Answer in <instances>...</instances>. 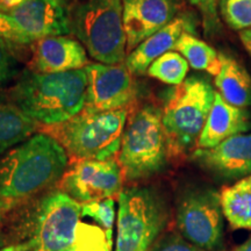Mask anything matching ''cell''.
<instances>
[{
    "instance_id": "cell-1",
    "label": "cell",
    "mask_w": 251,
    "mask_h": 251,
    "mask_svg": "<svg viewBox=\"0 0 251 251\" xmlns=\"http://www.w3.org/2000/svg\"><path fill=\"white\" fill-rule=\"evenodd\" d=\"M68 153L57 140L36 134L0 158V198L26 202L62 179Z\"/></svg>"
},
{
    "instance_id": "cell-2",
    "label": "cell",
    "mask_w": 251,
    "mask_h": 251,
    "mask_svg": "<svg viewBox=\"0 0 251 251\" xmlns=\"http://www.w3.org/2000/svg\"><path fill=\"white\" fill-rule=\"evenodd\" d=\"M86 87L85 69L58 74L27 71L12 90V99L37 124L55 126L83 111Z\"/></svg>"
},
{
    "instance_id": "cell-3",
    "label": "cell",
    "mask_w": 251,
    "mask_h": 251,
    "mask_svg": "<svg viewBox=\"0 0 251 251\" xmlns=\"http://www.w3.org/2000/svg\"><path fill=\"white\" fill-rule=\"evenodd\" d=\"M214 99L211 83L200 76L186 78L168 93L162 122L169 158L186 156L198 146Z\"/></svg>"
},
{
    "instance_id": "cell-4",
    "label": "cell",
    "mask_w": 251,
    "mask_h": 251,
    "mask_svg": "<svg viewBox=\"0 0 251 251\" xmlns=\"http://www.w3.org/2000/svg\"><path fill=\"white\" fill-rule=\"evenodd\" d=\"M127 117V109L100 113L83 109L63 124L48 126L46 134L57 140L75 161H106L120 151Z\"/></svg>"
},
{
    "instance_id": "cell-5",
    "label": "cell",
    "mask_w": 251,
    "mask_h": 251,
    "mask_svg": "<svg viewBox=\"0 0 251 251\" xmlns=\"http://www.w3.org/2000/svg\"><path fill=\"white\" fill-rule=\"evenodd\" d=\"M169 159L162 109L146 105L128 120L122 134L119 164L126 180L147 179L161 172Z\"/></svg>"
},
{
    "instance_id": "cell-6",
    "label": "cell",
    "mask_w": 251,
    "mask_h": 251,
    "mask_svg": "<svg viewBox=\"0 0 251 251\" xmlns=\"http://www.w3.org/2000/svg\"><path fill=\"white\" fill-rule=\"evenodd\" d=\"M169 221L164 198L152 187L133 186L119 194L114 251H149Z\"/></svg>"
},
{
    "instance_id": "cell-7",
    "label": "cell",
    "mask_w": 251,
    "mask_h": 251,
    "mask_svg": "<svg viewBox=\"0 0 251 251\" xmlns=\"http://www.w3.org/2000/svg\"><path fill=\"white\" fill-rule=\"evenodd\" d=\"M70 25L96 61L109 65L126 61L122 0H86L74 11Z\"/></svg>"
},
{
    "instance_id": "cell-8",
    "label": "cell",
    "mask_w": 251,
    "mask_h": 251,
    "mask_svg": "<svg viewBox=\"0 0 251 251\" xmlns=\"http://www.w3.org/2000/svg\"><path fill=\"white\" fill-rule=\"evenodd\" d=\"M27 213L25 225L30 229L31 251H62L76 236L81 203L63 191H52L40 198Z\"/></svg>"
},
{
    "instance_id": "cell-9",
    "label": "cell",
    "mask_w": 251,
    "mask_h": 251,
    "mask_svg": "<svg viewBox=\"0 0 251 251\" xmlns=\"http://www.w3.org/2000/svg\"><path fill=\"white\" fill-rule=\"evenodd\" d=\"M224 209L220 193L209 187H192L177 205V227L181 236L206 251L225 248Z\"/></svg>"
},
{
    "instance_id": "cell-10",
    "label": "cell",
    "mask_w": 251,
    "mask_h": 251,
    "mask_svg": "<svg viewBox=\"0 0 251 251\" xmlns=\"http://www.w3.org/2000/svg\"><path fill=\"white\" fill-rule=\"evenodd\" d=\"M122 181L121 166L115 158L81 159L63 175L61 191L79 203H87L120 194Z\"/></svg>"
},
{
    "instance_id": "cell-11",
    "label": "cell",
    "mask_w": 251,
    "mask_h": 251,
    "mask_svg": "<svg viewBox=\"0 0 251 251\" xmlns=\"http://www.w3.org/2000/svg\"><path fill=\"white\" fill-rule=\"evenodd\" d=\"M84 111L100 113L126 109L137 94L133 75L124 64H89Z\"/></svg>"
},
{
    "instance_id": "cell-12",
    "label": "cell",
    "mask_w": 251,
    "mask_h": 251,
    "mask_svg": "<svg viewBox=\"0 0 251 251\" xmlns=\"http://www.w3.org/2000/svg\"><path fill=\"white\" fill-rule=\"evenodd\" d=\"M177 11V0H122L127 52L170 24Z\"/></svg>"
},
{
    "instance_id": "cell-13",
    "label": "cell",
    "mask_w": 251,
    "mask_h": 251,
    "mask_svg": "<svg viewBox=\"0 0 251 251\" xmlns=\"http://www.w3.org/2000/svg\"><path fill=\"white\" fill-rule=\"evenodd\" d=\"M192 159L205 170L225 179H237L251 174V133L229 137L209 149H197Z\"/></svg>"
},
{
    "instance_id": "cell-14",
    "label": "cell",
    "mask_w": 251,
    "mask_h": 251,
    "mask_svg": "<svg viewBox=\"0 0 251 251\" xmlns=\"http://www.w3.org/2000/svg\"><path fill=\"white\" fill-rule=\"evenodd\" d=\"M7 15L33 42L71 31L67 5L59 0H29Z\"/></svg>"
},
{
    "instance_id": "cell-15",
    "label": "cell",
    "mask_w": 251,
    "mask_h": 251,
    "mask_svg": "<svg viewBox=\"0 0 251 251\" xmlns=\"http://www.w3.org/2000/svg\"><path fill=\"white\" fill-rule=\"evenodd\" d=\"M34 72L58 74L85 69L89 65L86 50L69 36H50L35 41L30 62Z\"/></svg>"
},
{
    "instance_id": "cell-16",
    "label": "cell",
    "mask_w": 251,
    "mask_h": 251,
    "mask_svg": "<svg viewBox=\"0 0 251 251\" xmlns=\"http://www.w3.org/2000/svg\"><path fill=\"white\" fill-rule=\"evenodd\" d=\"M193 19L190 14H180L153 35L144 40L126 57L125 65L131 75H144L157 58L172 51L185 33H192Z\"/></svg>"
},
{
    "instance_id": "cell-17",
    "label": "cell",
    "mask_w": 251,
    "mask_h": 251,
    "mask_svg": "<svg viewBox=\"0 0 251 251\" xmlns=\"http://www.w3.org/2000/svg\"><path fill=\"white\" fill-rule=\"evenodd\" d=\"M251 129V115L246 108L235 107L215 92V99L205 127L198 141V149H209L229 137Z\"/></svg>"
},
{
    "instance_id": "cell-18",
    "label": "cell",
    "mask_w": 251,
    "mask_h": 251,
    "mask_svg": "<svg viewBox=\"0 0 251 251\" xmlns=\"http://www.w3.org/2000/svg\"><path fill=\"white\" fill-rule=\"evenodd\" d=\"M221 70L215 76V86L220 96L235 107L251 106V77L236 59L220 54Z\"/></svg>"
},
{
    "instance_id": "cell-19",
    "label": "cell",
    "mask_w": 251,
    "mask_h": 251,
    "mask_svg": "<svg viewBox=\"0 0 251 251\" xmlns=\"http://www.w3.org/2000/svg\"><path fill=\"white\" fill-rule=\"evenodd\" d=\"M39 125L13 103H0V155L30 139Z\"/></svg>"
},
{
    "instance_id": "cell-20",
    "label": "cell",
    "mask_w": 251,
    "mask_h": 251,
    "mask_svg": "<svg viewBox=\"0 0 251 251\" xmlns=\"http://www.w3.org/2000/svg\"><path fill=\"white\" fill-rule=\"evenodd\" d=\"M224 215L234 229H251V175L220 193Z\"/></svg>"
},
{
    "instance_id": "cell-21",
    "label": "cell",
    "mask_w": 251,
    "mask_h": 251,
    "mask_svg": "<svg viewBox=\"0 0 251 251\" xmlns=\"http://www.w3.org/2000/svg\"><path fill=\"white\" fill-rule=\"evenodd\" d=\"M175 51L179 52L194 70L206 71L212 76H216L221 70V59L216 50L206 42L185 33L178 40Z\"/></svg>"
},
{
    "instance_id": "cell-22",
    "label": "cell",
    "mask_w": 251,
    "mask_h": 251,
    "mask_svg": "<svg viewBox=\"0 0 251 251\" xmlns=\"http://www.w3.org/2000/svg\"><path fill=\"white\" fill-rule=\"evenodd\" d=\"M188 64L186 59L177 51H169L157 58L148 69V75L155 79L177 86L186 79L188 72Z\"/></svg>"
},
{
    "instance_id": "cell-23",
    "label": "cell",
    "mask_w": 251,
    "mask_h": 251,
    "mask_svg": "<svg viewBox=\"0 0 251 251\" xmlns=\"http://www.w3.org/2000/svg\"><path fill=\"white\" fill-rule=\"evenodd\" d=\"M113 236L99 226L79 222L74 242L62 251H112Z\"/></svg>"
},
{
    "instance_id": "cell-24",
    "label": "cell",
    "mask_w": 251,
    "mask_h": 251,
    "mask_svg": "<svg viewBox=\"0 0 251 251\" xmlns=\"http://www.w3.org/2000/svg\"><path fill=\"white\" fill-rule=\"evenodd\" d=\"M219 14L234 30L251 28V0H219Z\"/></svg>"
},
{
    "instance_id": "cell-25",
    "label": "cell",
    "mask_w": 251,
    "mask_h": 251,
    "mask_svg": "<svg viewBox=\"0 0 251 251\" xmlns=\"http://www.w3.org/2000/svg\"><path fill=\"white\" fill-rule=\"evenodd\" d=\"M81 216L93 220L97 226L113 236V226L115 222V201L113 198L83 203Z\"/></svg>"
},
{
    "instance_id": "cell-26",
    "label": "cell",
    "mask_w": 251,
    "mask_h": 251,
    "mask_svg": "<svg viewBox=\"0 0 251 251\" xmlns=\"http://www.w3.org/2000/svg\"><path fill=\"white\" fill-rule=\"evenodd\" d=\"M196 6L202 18V26L206 35L213 37L221 31V20L219 14V0H188Z\"/></svg>"
},
{
    "instance_id": "cell-27",
    "label": "cell",
    "mask_w": 251,
    "mask_h": 251,
    "mask_svg": "<svg viewBox=\"0 0 251 251\" xmlns=\"http://www.w3.org/2000/svg\"><path fill=\"white\" fill-rule=\"evenodd\" d=\"M0 40L9 45H30L33 43L29 37L20 29L17 23L9 15L0 12Z\"/></svg>"
},
{
    "instance_id": "cell-28",
    "label": "cell",
    "mask_w": 251,
    "mask_h": 251,
    "mask_svg": "<svg viewBox=\"0 0 251 251\" xmlns=\"http://www.w3.org/2000/svg\"><path fill=\"white\" fill-rule=\"evenodd\" d=\"M149 251H206L191 243L179 234L163 235L153 243Z\"/></svg>"
},
{
    "instance_id": "cell-29",
    "label": "cell",
    "mask_w": 251,
    "mask_h": 251,
    "mask_svg": "<svg viewBox=\"0 0 251 251\" xmlns=\"http://www.w3.org/2000/svg\"><path fill=\"white\" fill-rule=\"evenodd\" d=\"M18 62L12 45L0 40V84H4L17 75Z\"/></svg>"
},
{
    "instance_id": "cell-30",
    "label": "cell",
    "mask_w": 251,
    "mask_h": 251,
    "mask_svg": "<svg viewBox=\"0 0 251 251\" xmlns=\"http://www.w3.org/2000/svg\"><path fill=\"white\" fill-rule=\"evenodd\" d=\"M24 203L25 202L13 201V200H7L0 198V249H1V247H6L5 237L4 234H2V229L5 227L6 219H7V216L11 214V213H13L14 209H17L18 207L24 205Z\"/></svg>"
},
{
    "instance_id": "cell-31",
    "label": "cell",
    "mask_w": 251,
    "mask_h": 251,
    "mask_svg": "<svg viewBox=\"0 0 251 251\" xmlns=\"http://www.w3.org/2000/svg\"><path fill=\"white\" fill-rule=\"evenodd\" d=\"M34 249V243L30 238L25 240L23 242H17L8 244L4 248H1L0 251H31Z\"/></svg>"
},
{
    "instance_id": "cell-32",
    "label": "cell",
    "mask_w": 251,
    "mask_h": 251,
    "mask_svg": "<svg viewBox=\"0 0 251 251\" xmlns=\"http://www.w3.org/2000/svg\"><path fill=\"white\" fill-rule=\"evenodd\" d=\"M29 0H0V12L4 14H8L13 9L20 7Z\"/></svg>"
},
{
    "instance_id": "cell-33",
    "label": "cell",
    "mask_w": 251,
    "mask_h": 251,
    "mask_svg": "<svg viewBox=\"0 0 251 251\" xmlns=\"http://www.w3.org/2000/svg\"><path fill=\"white\" fill-rule=\"evenodd\" d=\"M240 40L241 42H242L244 48L247 49V51L249 52V55L251 56V28L241 31Z\"/></svg>"
},
{
    "instance_id": "cell-34",
    "label": "cell",
    "mask_w": 251,
    "mask_h": 251,
    "mask_svg": "<svg viewBox=\"0 0 251 251\" xmlns=\"http://www.w3.org/2000/svg\"><path fill=\"white\" fill-rule=\"evenodd\" d=\"M233 251H251V236L248 238L246 242L241 244V246L235 248Z\"/></svg>"
},
{
    "instance_id": "cell-35",
    "label": "cell",
    "mask_w": 251,
    "mask_h": 251,
    "mask_svg": "<svg viewBox=\"0 0 251 251\" xmlns=\"http://www.w3.org/2000/svg\"><path fill=\"white\" fill-rule=\"evenodd\" d=\"M59 1L63 2V4H64V5H68V2L71 1V0H59Z\"/></svg>"
},
{
    "instance_id": "cell-36",
    "label": "cell",
    "mask_w": 251,
    "mask_h": 251,
    "mask_svg": "<svg viewBox=\"0 0 251 251\" xmlns=\"http://www.w3.org/2000/svg\"><path fill=\"white\" fill-rule=\"evenodd\" d=\"M0 103H1V101H0Z\"/></svg>"
}]
</instances>
